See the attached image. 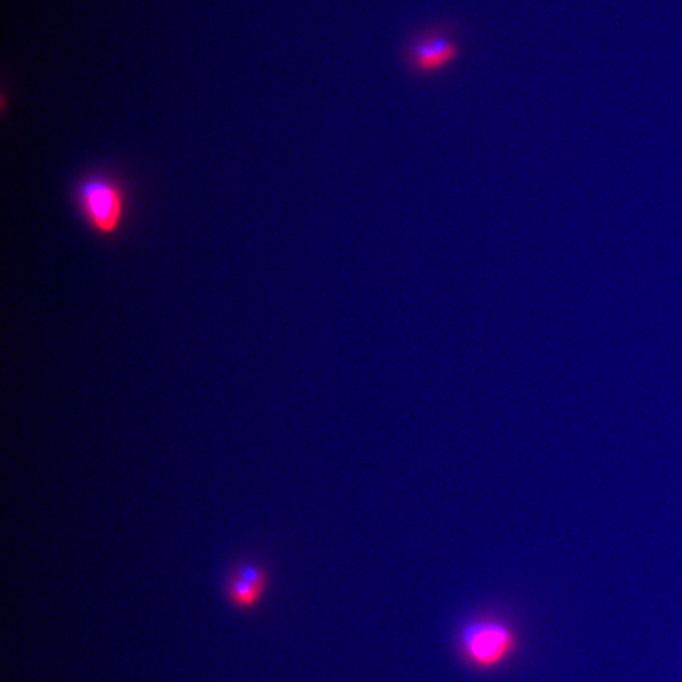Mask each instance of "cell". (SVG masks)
<instances>
[{
    "instance_id": "7a4b0ae2",
    "label": "cell",
    "mask_w": 682,
    "mask_h": 682,
    "mask_svg": "<svg viewBox=\"0 0 682 682\" xmlns=\"http://www.w3.org/2000/svg\"><path fill=\"white\" fill-rule=\"evenodd\" d=\"M460 646L472 664L480 669H493L515 652L517 637L507 624L478 621L461 631Z\"/></svg>"
},
{
    "instance_id": "5b68a950",
    "label": "cell",
    "mask_w": 682,
    "mask_h": 682,
    "mask_svg": "<svg viewBox=\"0 0 682 682\" xmlns=\"http://www.w3.org/2000/svg\"><path fill=\"white\" fill-rule=\"evenodd\" d=\"M237 576L240 579L248 581V583L257 585L259 588H263L264 583H266V573L256 565L239 566Z\"/></svg>"
},
{
    "instance_id": "3957f363",
    "label": "cell",
    "mask_w": 682,
    "mask_h": 682,
    "mask_svg": "<svg viewBox=\"0 0 682 682\" xmlns=\"http://www.w3.org/2000/svg\"><path fill=\"white\" fill-rule=\"evenodd\" d=\"M459 56V45L443 32L417 36L408 43L403 61L412 74L430 76L448 69Z\"/></svg>"
},
{
    "instance_id": "6da1fadb",
    "label": "cell",
    "mask_w": 682,
    "mask_h": 682,
    "mask_svg": "<svg viewBox=\"0 0 682 682\" xmlns=\"http://www.w3.org/2000/svg\"><path fill=\"white\" fill-rule=\"evenodd\" d=\"M75 200L85 222L94 232L112 237L122 228L127 209L126 191L112 177H85L76 186Z\"/></svg>"
},
{
    "instance_id": "277c9868",
    "label": "cell",
    "mask_w": 682,
    "mask_h": 682,
    "mask_svg": "<svg viewBox=\"0 0 682 682\" xmlns=\"http://www.w3.org/2000/svg\"><path fill=\"white\" fill-rule=\"evenodd\" d=\"M262 590L263 588L248 583V581L240 579L238 576H235V578L230 581V593H232L234 602L239 605L253 604L258 599L259 594L262 593Z\"/></svg>"
}]
</instances>
